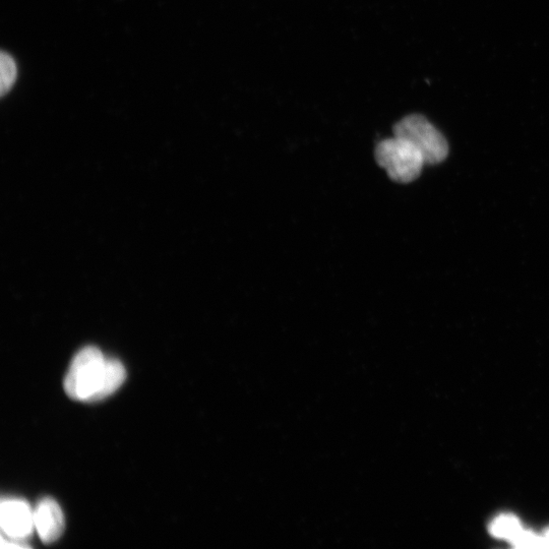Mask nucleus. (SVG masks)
Returning <instances> with one entry per match:
<instances>
[{
    "label": "nucleus",
    "instance_id": "obj_1",
    "mask_svg": "<svg viewBox=\"0 0 549 549\" xmlns=\"http://www.w3.org/2000/svg\"><path fill=\"white\" fill-rule=\"evenodd\" d=\"M126 378L124 364L88 346L73 359L65 379V391L76 401L97 402L116 392Z\"/></svg>",
    "mask_w": 549,
    "mask_h": 549
},
{
    "label": "nucleus",
    "instance_id": "obj_2",
    "mask_svg": "<svg viewBox=\"0 0 549 549\" xmlns=\"http://www.w3.org/2000/svg\"><path fill=\"white\" fill-rule=\"evenodd\" d=\"M394 136L410 142L423 156L425 164H439L449 154L445 137L429 120L419 114L401 119L394 128Z\"/></svg>",
    "mask_w": 549,
    "mask_h": 549
},
{
    "label": "nucleus",
    "instance_id": "obj_3",
    "mask_svg": "<svg viewBox=\"0 0 549 549\" xmlns=\"http://www.w3.org/2000/svg\"><path fill=\"white\" fill-rule=\"evenodd\" d=\"M375 155L390 178L400 183L414 181L425 164L421 153L410 142L397 136L381 142Z\"/></svg>",
    "mask_w": 549,
    "mask_h": 549
},
{
    "label": "nucleus",
    "instance_id": "obj_4",
    "mask_svg": "<svg viewBox=\"0 0 549 549\" xmlns=\"http://www.w3.org/2000/svg\"><path fill=\"white\" fill-rule=\"evenodd\" d=\"M0 525L9 539L24 542L35 529L34 511L24 500L4 499L0 506Z\"/></svg>",
    "mask_w": 549,
    "mask_h": 549
},
{
    "label": "nucleus",
    "instance_id": "obj_5",
    "mask_svg": "<svg viewBox=\"0 0 549 549\" xmlns=\"http://www.w3.org/2000/svg\"><path fill=\"white\" fill-rule=\"evenodd\" d=\"M35 529L44 543H52L63 535L65 518L59 505L51 498L42 499L34 510Z\"/></svg>",
    "mask_w": 549,
    "mask_h": 549
},
{
    "label": "nucleus",
    "instance_id": "obj_6",
    "mask_svg": "<svg viewBox=\"0 0 549 549\" xmlns=\"http://www.w3.org/2000/svg\"><path fill=\"white\" fill-rule=\"evenodd\" d=\"M520 521L512 515H501L490 525L491 534L497 538L511 541L521 530Z\"/></svg>",
    "mask_w": 549,
    "mask_h": 549
},
{
    "label": "nucleus",
    "instance_id": "obj_7",
    "mask_svg": "<svg viewBox=\"0 0 549 549\" xmlns=\"http://www.w3.org/2000/svg\"><path fill=\"white\" fill-rule=\"evenodd\" d=\"M2 83H0V90L2 95L5 96L14 86L17 79V67L14 58L6 53H2Z\"/></svg>",
    "mask_w": 549,
    "mask_h": 549
},
{
    "label": "nucleus",
    "instance_id": "obj_8",
    "mask_svg": "<svg viewBox=\"0 0 549 549\" xmlns=\"http://www.w3.org/2000/svg\"><path fill=\"white\" fill-rule=\"evenodd\" d=\"M512 544L518 548H541L543 547L542 536L528 530L522 529L512 540Z\"/></svg>",
    "mask_w": 549,
    "mask_h": 549
},
{
    "label": "nucleus",
    "instance_id": "obj_9",
    "mask_svg": "<svg viewBox=\"0 0 549 549\" xmlns=\"http://www.w3.org/2000/svg\"><path fill=\"white\" fill-rule=\"evenodd\" d=\"M542 540H543V547L549 548V528H547L544 531L542 535Z\"/></svg>",
    "mask_w": 549,
    "mask_h": 549
}]
</instances>
